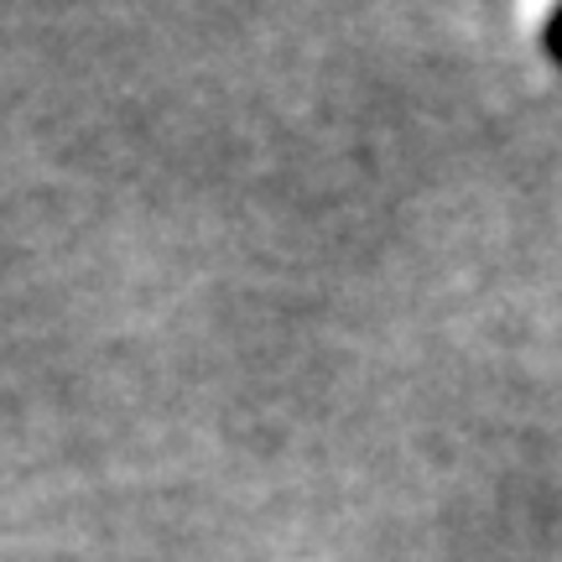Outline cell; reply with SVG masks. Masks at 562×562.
Instances as JSON below:
<instances>
[{"mask_svg":"<svg viewBox=\"0 0 562 562\" xmlns=\"http://www.w3.org/2000/svg\"><path fill=\"white\" fill-rule=\"evenodd\" d=\"M542 47H547V58L562 68V11H552L547 16V32H542Z\"/></svg>","mask_w":562,"mask_h":562,"instance_id":"cell-1","label":"cell"}]
</instances>
